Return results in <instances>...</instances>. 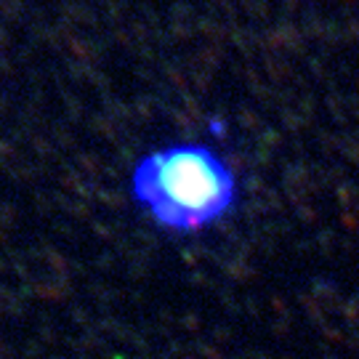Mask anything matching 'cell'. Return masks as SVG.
I'll list each match as a JSON object with an SVG mask.
<instances>
[{
    "instance_id": "1",
    "label": "cell",
    "mask_w": 359,
    "mask_h": 359,
    "mask_svg": "<svg viewBox=\"0 0 359 359\" xmlns=\"http://www.w3.org/2000/svg\"><path fill=\"white\" fill-rule=\"evenodd\" d=\"M139 216L165 234L192 237L224 224L240 205L231 163L205 142H173L144 152L128 179Z\"/></svg>"
}]
</instances>
